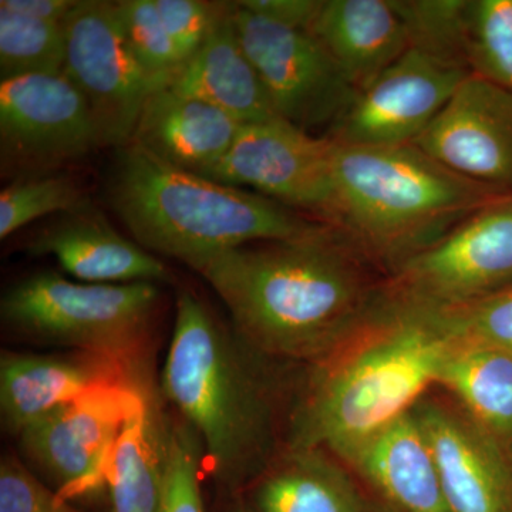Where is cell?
Wrapping results in <instances>:
<instances>
[{
  "label": "cell",
  "mask_w": 512,
  "mask_h": 512,
  "mask_svg": "<svg viewBox=\"0 0 512 512\" xmlns=\"http://www.w3.org/2000/svg\"><path fill=\"white\" fill-rule=\"evenodd\" d=\"M268 359L316 362L375 303L383 275L332 225L227 249L191 266Z\"/></svg>",
  "instance_id": "cell-1"
},
{
  "label": "cell",
  "mask_w": 512,
  "mask_h": 512,
  "mask_svg": "<svg viewBox=\"0 0 512 512\" xmlns=\"http://www.w3.org/2000/svg\"><path fill=\"white\" fill-rule=\"evenodd\" d=\"M450 339L417 309L375 303L309 365L291 414L288 448L333 457L413 409L437 382Z\"/></svg>",
  "instance_id": "cell-2"
},
{
  "label": "cell",
  "mask_w": 512,
  "mask_h": 512,
  "mask_svg": "<svg viewBox=\"0 0 512 512\" xmlns=\"http://www.w3.org/2000/svg\"><path fill=\"white\" fill-rule=\"evenodd\" d=\"M265 359L197 293L178 292L161 394L197 434L205 473L224 490L258 480L275 458Z\"/></svg>",
  "instance_id": "cell-3"
},
{
  "label": "cell",
  "mask_w": 512,
  "mask_h": 512,
  "mask_svg": "<svg viewBox=\"0 0 512 512\" xmlns=\"http://www.w3.org/2000/svg\"><path fill=\"white\" fill-rule=\"evenodd\" d=\"M104 190L140 247L190 268L239 245L303 237L329 225L258 192L178 170L133 141L117 148Z\"/></svg>",
  "instance_id": "cell-4"
},
{
  "label": "cell",
  "mask_w": 512,
  "mask_h": 512,
  "mask_svg": "<svg viewBox=\"0 0 512 512\" xmlns=\"http://www.w3.org/2000/svg\"><path fill=\"white\" fill-rule=\"evenodd\" d=\"M332 174V227L383 276L511 194L447 170L414 144H335Z\"/></svg>",
  "instance_id": "cell-5"
},
{
  "label": "cell",
  "mask_w": 512,
  "mask_h": 512,
  "mask_svg": "<svg viewBox=\"0 0 512 512\" xmlns=\"http://www.w3.org/2000/svg\"><path fill=\"white\" fill-rule=\"evenodd\" d=\"M161 303L151 282L84 284L39 272L3 292L0 319L26 342L96 353L146 370Z\"/></svg>",
  "instance_id": "cell-6"
},
{
  "label": "cell",
  "mask_w": 512,
  "mask_h": 512,
  "mask_svg": "<svg viewBox=\"0 0 512 512\" xmlns=\"http://www.w3.org/2000/svg\"><path fill=\"white\" fill-rule=\"evenodd\" d=\"M512 285V194L485 205L383 276L384 301L421 311L466 305Z\"/></svg>",
  "instance_id": "cell-7"
},
{
  "label": "cell",
  "mask_w": 512,
  "mask_h": 512,
  "mask_svg": "<svg viewBox=\"0 0 512 512\" xmlns=\"http://www.w3.org/2000/svg\"><path fill=\"white\" fill-rule=\"evenodd\" d=\"M63 28L64 76L89 104L103 147L126 146L148 97L161 87L131 52L117 2L82 0Z\"/></svg>",
  "instance_id": "cell-8"
},
{
  "label": "cell",
  "mask_w": 512,
  "mask_h": 512,
  "mask_svg": "<svg viewBox=\"0 0 512 512\" xmlns=\"http://www.w3.org/2000/svg\"><path fill=\"white\" fill-rule=\"evenodd\" d=\"M100 147L89 104L64 74L0 83L3 178L57 173Z\"/></svg>",
  "instance_id": "cell-9"
},
{
  "label": "cell",
  "mask_w": 512,
  "mask_h": 512,
  "mask_svg": "<svg viewBox=\"0 0 512 512\" xmlns=\"http://www.w3.org/2000/svg\"><path fill=\"white\" fill-rule=\"evenodd\" d=\"M239 40L282 120L306 133L335 126L355 100L339 67L309 32L261 18L232 2Z\"/></svg>",
  "instance_id": "cell-10"
},
{
  "label": "cell",
  "mask_w": 512,
  "mask_h": 512,
  "mask_svg": "<svg viewBox=\"0 0 512 512\" xmlns=\"http://www.w3.org/2000/svg\"><path fill=\"white\" fill-rule=\"evenodd\" d=\"M148 377L93 390L30 424L18 436L28 467L67 500L96 493L106 485L111 451Z\"/></svg>",
  "instance_id": "cell-11"
},
{
  "label": "cell",
  "mask_w": 512,
  "mask_h": 512,
  "mask_svg": "<svg viewBox=\"0 0 512 512\" xmlns=\"http://www.w3.org/2000/svg\"><path fill=\"white\" fill-rule=\"evenodd\" d=\"M333 151L329 138L282 119L242 124L227 156L207 178L252 188L332 225Z\"/></svg>",
  "instance_id": "cell-12"
},
{
  "label": "cell",
  "mask_w": 512,
  "mask_h": 512,
  "mask_svg": "<svg viewBox=\"0 0 512 512\" xmlns=\"http://www.w3.org/2000/svg\"><path fill=\"white\" fill-rule=\"evenodd\" d=\"M470 74L466 67L410 47L357 92L349 109L323 137L348 147L413 144Z\"/></svg>",
  "instance_id": "cell-13"
},
{
  "label": "cell",
  "mask_w": 512,
  "mask_h": 512,
  "mask_svg": "<svg viewBox=\"0 0 512 512\" xmlns=\"http://www.w3.org/2000/svg\"><path fill=\"white\" fill-rule=\"evenodd\" d=\"M413 144L447 170L512 194V93L470 74Z\"/></svg>",
  "instance_id": "cell-14"
},
{
  "label": "cell",
  "mask_w": 512,
  "mask_h": 512,
  "mask_svg": "<svg viewBox=\"0 0 512 512\" xmlns=\"http://www.w3.org/2000/svg\"><path fill=\"white\" fill-rule=\"evenodd\" d=\"M413 413L450 512H512V453L456 403L421 397Z\"/></svg>",
  "instance_id": "cell-15"
},
{
  "label": "cell",
  "mask_w": 512,
  "mask_h": 512,
  "mask_svg": "<svg viewBox=\"0 0 512 512\" xmlns=\"http://www.w3.org/2000/svg\"><path fill=\"white\" fill-rule=\"evenodd\" d=\"M138 370L96 353H22L0 356V416L3 429L18 437L46 414L101 387L140 382Z\"/></svg>",
  "instance_id": "cell-16"
},
{
  "label": "cell",
  "mask_w": 512,
  "mask_h": 512,
  "mask_svg": "<svg viewBox=\"0 0 512 512\" xmlns=\"http://www.w3.org/2000/svg\"><path fill=\"white\" fill-rule=\"evenodd\" d=\"M25 249L35 258L52 256L63 271L84 284H157L170 276L163 261L123 237L93 202L40 228Z\"/></svg>",
  "instance_id": "cell-17"
},
{
  "label": "cell",
  "mask_w": 512,
  "mask_h": 512,
  "mask_svg": "<svg viewBox=\"0 0 512 512\" xmlns=\"http://www.w3.org/2000/svg\"><path fill=\"white\" fill-rule=\"evenodd\" d=\"M335 458L355 471L380 501L402 512H450L439 471L413 409Z\"/></svg>",
  "instance_id": "cell-18"
},
{
  "label": "cell",
  "mask_w": 512,
  "mask_h": 512,
  "mask_svg": "<svg viewBox=\"0 0 512 512\" xmlns=\"http://www.w3.org/2000/svg\"><path fill=\"white\" fill-rule=\"evenodd\" d=\"M241 126L218 107L165 86L148 97L131 141L163 163L207 177L227 156Z\"/></svg>",
  "instance_id": "cell-19"
},
{
  "label": "cell",
  "mask_w": 512,
  "mask_h": 512,
  "mask_svg": "<svg viewBox=\"0 0 512 512\" xmlns=\"http://www.w3.org/2000/svg\"><path fill=\"white\" fill-rule=\"evenodd\" d=\"M309 33L356 92L410 49L393 0H323Z\"/></svg>",
  "instance_id": "cell-20"
},
{
  "label": "cell",
  "mask_w": 512,
  "mask_h": 512,
  "mask_svg": "<svg viewBox=\"0 0 512 512\" xmlns=\"http://www.w3.org/2000/svg\"><path fill=\"white\" fill-rule=\"evenodd\" d=\"M167 87L210 103L241 124L281 119L241 45L232 3H227L210 36Z\"/></svg>",
  "instance_id": "cell-21"
},
{
  "label": "cell",
  "mask_w": 512,
  "mask_h": 512,
  "mask_svg": "<svg viewBox=\"0 0 512 512\" xmlns=\"http://www.w3.org/2000/svg\"><path fill=\"white\" fill-rule=\"evenodd\" d=\"M151 377L138 386L107 466L110 512L163 511L170 419Z\"/></svg>",
  "instance_id": "cell-22"
},
{
  "label": "cell",
  "mask_w": 512,
  "mask_h": 512,
  "mask_svg": "<svg viewBox=\"0 0 512 512\" xmlns=\"http://www.w3.org/2000/svg\"><path fill=\"white\" fill-rule=\"evenodd\" d=\"M258 512H373L328 451L288 448L256 480Z\"/></svg>",
  "instance_id": "cell-23"
},
{
  "label": "cell",
  "mask_w": 512,
  "mask_h": 512,
  "mask_svg": "<svg viewBox=\"0 0 512 512\" xmlns=\"http://www.w3.org/2000/svg\"><path fill=\"white\" fill-rule=\"evenodd\" d=\"M436 384L512 453L511 353L450 339Z\"/></svg>",
  "instance_id": "cell-24"
},
{
  "label": "cell",
  "mask_w": 512,
  "mask_h": 512,
  "mask_svg": "<svg viewBox=\"0 0 512 512\" xmlns=\"http://www.w3.org/2000/svg\"><path fill=\"white\" fill-rule=\"evenodd\" d=\"M63 23L19 15L0 6V83L40 74H63Z\"/></svg>",
  "instance_id": "cell-25"
},
{
  "label": "cell",
  "mask_w": 512,
  "mask_h": 512,
  "mask_svg": "<svg viewBox=\"0 0 512 512\" xmlns=\"http://www.w3.org/2000/svg\"><path fill=\"white\" fill-rule=\"evenodd\" d=\"M92 204L86 188L73 175H28L10 181L0 192V238L49 215H63Z\"/></svg>",
  "instance_id": "cell-26"
},
{
  "label": "cell",
  "mask_w": 512,
  "mask_h": 512,
  "mask_svg": "<svg viewBox=\"0 0 512 512\" xmlns=\"http://www.w3.org/2000/svg\"><path fill=\"white\" fill-rule=\"evenodd\" d=\"M466 62L471 74L512 93V0H468Z\"/></svg>",
  "instance_id": "cell-27"
},
{
  "label": "cell",
  "mask_w": 512,
  "mask_h": 512,
  "mask_svg": "<svg viewBox=\"0 0 512 512\" xmlns=\"http://www.w3.org/2000/svg\"><path fill=\"white\" fill-rule=\"evenodd\" d=\"M393 5L403 20L412 49L468 70V0H393Z\"/></svg>",
  "instance_id": "cell-28"
},
{
  "label": "cell",
  "mask_w": 512,
  "mask_h": 512,
  "mask_svg": "<svg viewBox=\"0 0 512 512\" xmlns=\"http://www.w3.org/2000/svg\"><path fill=\"white\" fill-rule=\"evenodd\" d=\"M417 311L429 316L447 338L512 355V285L456 308Z\"/></svg>",
  "instance_id": "cell-29"
},
{
  "label": "cell",
  "mask_w": 512,
  "mask_h": 512,
  "mask_svg": "<svg viewBox=\"0 0 512 512\" xmlns=\"http://www.w3.org/2000/svg\"><path fill=\"white\" fill-rule=\"evenodd\" d=\"M131 52L158 87L168 86L183 60L168 35L154 0L117 2Z\"/></svg>",
  "instance_id": "cell-30"
},
{
  "label": "cell",
  "mask_w": 512,
  "mask_h": 512,
  "mask_svg": "<svg viewBox=\"0 0 512 512\" xmlns=\"http://www.w3.org/2000/svg\"><path fill=\"white\" fill-rule=\"evenodd\" d=\"M204 450L184 420H170L163 511L205 512L201 480Z\"/></svg>",
  "instance_id": "cell-31"
},
{
  "label": "cell",
  "mask_w": 512,
  "mask_h": 512,
  "mask_svg": "<svg viewBox=\"0 0 512 512\" xmlns=\"http://www.w3.org/2000/svg\"><path fill=\"white\" fill-rule=\"evenodd\" d=\"M0 512H82L18 458L0 463Z\"/></svg>",
  "instance_id": "cell-32"
},
{
  "label": "cell",
  "mask_w": 512,
  "mask_h": 512,
  "mask_svg": "<svg viewBox=\"0 0 512 512\" xmlns=\"http://www.w3.org/2000/svg\"><path fill=\"white\" fill-rule=\"evenodd\" d=\"M183 64L210 36L227 3L202 0H154Z\"/></svg>",
  "instance_id": "cell-33"
},
{
  "label": "cell",
  "mask_w": 512,
  "mask_h": 512,
  "mask_svg": "<svg viewBox=\"0 0 512 512\" xmlns=\"http://www.w3.org/2000/svg\"><path fill=\"white\" fill-rule=\"evenodd\" d=\"M241 8L288 28L311 30L323 0H242Z\"/></svg>",
  "instance_id": "cell-34"
},
{
  "label": "cell",
  "mask_w": 512,
  "mask_h": 512,
  "mask_svg": "<svg viewBox=\"0 0 512 512\" xmlns=\"http://www.w3.org/2000/svg\"><path fill=\"white\" fill-rule=\"evenodd\" d=\"M79 5L77 0H2L0 6L28 18L63 23L72 10Z\"/></svg>",
  "instance_id": "cell-35"
},
{
  "label": "cell",
  "mask_w": 512,
  "mask_h": 512,
  "mask_svg": "<svg viewBox=\"0 0 512 512\" xmlns=\"http://www.w3.org/2000/svg\"><path fill=\"white\" fill-rule=\"evenodd\" d=\"M372 507L373 512H402L392 507V505L383 503V501H377V503L372 504Z\"/></svg>",
  "instance_id": "cell-36"
},
{
  "label": "cell",
  "mask_w": 512,
  "mask_h": 512,
  "mask_svg": "<svg viewBox=\"0 0 512 512\" xmlns=\"http://www.w3.org/2000/svg\"><path fill=\"white\" fill-rule=\"evenodd\" d=\"M232 512H249L248 510H245L244 507H237L235 510H232Z\"/></svg>",
  "instance_id": "cell-37"
}]
</instances>
